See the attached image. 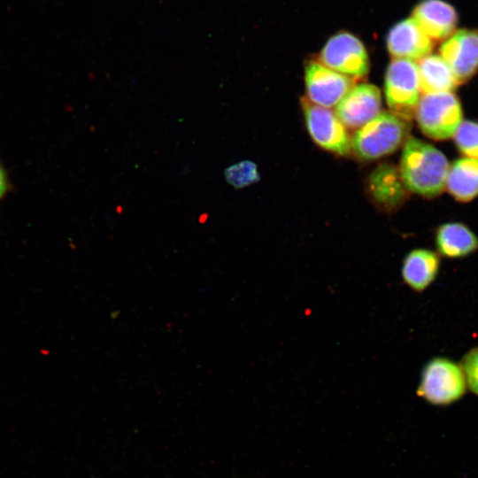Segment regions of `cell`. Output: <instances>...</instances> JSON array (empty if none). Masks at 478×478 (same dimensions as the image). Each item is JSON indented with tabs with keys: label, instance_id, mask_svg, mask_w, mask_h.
Returning a JSON list of instances; mask_svg holds the SVG:
<instances>
[{
	"label": "cell",
	"instance_id": "6da1fadb",
	"mask_svg": "<svg viewBox=\"0 0 478 478\" xmlns=\"http://www.w3.org/2000/svg\"><path fill=\"white\" fill-rule=\"evenodd\" d=\"M449 166L441 150L412 137L405 144L399 173L406 189L425 197H434L445 188Z\"/></svg>",
	"mask_w": 478,
	"mask_h": 478
},
{
	"label": "cell",
	"instance_id": "7a4b0ae2",
	"mask_svg": "<svg viewBox=\"0 0 478 478\" xmlns=\"http://www.w3.org/2000/svg\"><path fill=\"white\" fill-rule=\"evenodd\" d=\"M466 382L461 366L445 357H434L423 366L417 395L435 406H447L466 394Z\"/></svg>",
	"mask_w": 478,
	"mask_h": 478
},
{
	"label": "cell",
	"instance_id": "3957f363",
	"mask_svg": "<svg viewBox=\"0 0 478 478\" xmlns=\"http://www.w3.org/2000/svg\"><path fill=\"white\" fill-rule=\"evenodd\" d=\"M408 131L405 120L392 112H382L358 129L351 146L359 158L376 159L398 149Z\"/></svg>",
	"mask_w": 478,
	"mask_h": 478
},
{
	"label": "cell",
	"instance_id": "277c9868",
	"mask_svg": "<svg viewBox=\"0 0 478 478\" xmlns=\"http://www.w3.org/2000/svg\"><path fill=\"white\" fill-rule=\"evenodd\" d=\"M415 115L421 132L435 140L453 137L463 121L461 104L453 92L424 94Z\"/></svg>",
	"mask_w": 478,
	"mask_h": 478
},
{
	"label": "cell",
	"instance_id": "5b68a950",
	"mask_svg": "<svg viewBox=\"0 0 478 478\" xmlns=\"http://www.w3.org/2000/svg\"><path fill=\"white\" fill-rule=\"evenodd\" d=\"M384 91L392 113L405 120L412 117L420 98L418 65L409 59L392 60L386 72Z\"/></svg>",
	"mask_w": 478,
	"mask_h": 478
},
{
	"label": "cell",
	"instance_id": "8992f818",
	"mask_svg": "<svg viewBox=\"0 0 478 478\" xmlns=\"http://www.w3.org/2000/svg\"><path fill=\"white\" fill-rule=\"evenodd\" d=\"M320 60L331 70L352 78H361L369 70L364 44L349 32L337 33L330 37L320 51Z\"/></svg>",
	"mask_w": 478,
	"mask_h": 478
},
{
	"label": "cell",
	"instance_id": "52a82bcc",
	"mask_svg": "<svg viewBox=\"0 0 478 478\" xmlns=\"http://www.w3.org/2000/svg\"><path fill=\"white\" fill-rule=\"evenodd\" d=\"M302 107L308 132L320 147L341 155L349 152L351 139L335 112L305 98Z\"/></svg>",
	"mask_w": 478,
	"mask_h": 478
},
{
	"label": "cell",
	"instance_id": "ba28073f",
	"mask_svg": "<svg viewBox=\"0 0 478 478\" xmlns=\"http://www.w3.org/2000/svg\"><path fill=\"white\" fill-rule=\"evenodd\" d=\"M305 86L310 102L329 108L337 105L350 91L353 81L319 62H311L305 68Z\"/></svg>",
	"mask_w": 478,
	"mask_h": 478
},
{
	"label": "cell",
	"instance_id": "9c48e42d",
	"mask_svg": "<svg viewBox=\"0 0 478 478\" xmlns=\"http://www.w3.org/2000/svg\"><path fill=\"white\" fill-rule=\"evenodd\" d=\"M440 56L459 84L469 81L478 71V31L463 29L453 33L442 44Z\"/></svg>",
	"mask_w": 478,
	"mask_h": 478
},
{
	"label": "cell",
	"instance_id": "30bf717a",
	"mask_svg": "<svg viewBox=\"0 0 478 478\" xmlns=\"http://www.w3.org/2000/svg\"><path fill=\"white\" fill-rule=\"evenodd\" d=\"M381 92L372 84L353 86L337 104L335 115L349 128H360L381 112Z\"/></svg>",
	"mask_w": 478,
	"mask_h": 478
},
{
	"label": "cell",
	"instance_id": "8fae6325",
	"mask_svg": "<svg viewBox=\"0 0 478 478\" xmlns=\"http://www.w3.org/2000/svg\"><path fill=\"white\" fill-rule=\"evenodd\" d=\"M432 47L431 39L412 18L397 23L387 35V48L396 58L421 59Z\"/></svg>",
	"mask_w": 478,
	"mask_h": 478
},
{
	"label": "cell",
	"instance_id": "7c38bea8",
	"mask_svg": "<svg viewBox=\"0 0 478 478\" xmlns=\"http://www.w3.org/2000/svg\"><path fill=\"white\" fill-rule=\"evenodd\" d=\"M441 256L428 248H415L403 258L400 275L403 282L416 293L424 292L437 278Z\"/></svg>",
	"mask_w": 478,
	"mask_h": 478
},
{
	"label": "cell",
	"instance_id": "4fadbf2b",
	"mask_svg": "<svg viewBox=\"0 0 478 478\" xmlns=\"http://www.w3.org/2000/svg\"><path fill=\"white\" fill-rule=\"evenodd\" d=\"M412 19L435 40L451 36L458 22L453 6L443 0H423L415 7Z\"/></svg>",
	"mask_w": 478,
	"mask_h": 478
},
{
	"label": "cell",
	"instance_id": "5bb4252c",
	"mask_svg": "<svg viewBox=\"0 0 478 478\" xmlns=\"http://www.w3.org/2000/svg\"><path fill=\"white\" fill-rule=\"evenodd\" d=\"M435 245L441 258H465L478 251V236L462 222H447L436 229Z\"/></svg>",
	"mask_w": 478,
	"mask_h": 478
},
{
	"label": "cell",
	"instance_id": "9a60e30c",
	"mask_svg": "<svg viewBox=\"0 0 478 478\" xmlns=\"http://www.w3.org/2000/svg\"><path fill=\"white\" fill-rule=\"evenodd\" d=\"M372 196L384 211L397 209L405 200V187L400 173L391 166L382 165L375 169L369 179Z\"/></svg>",
	"mask_w": 478,
	"mask_h": 478
},
{
	"label": "cell",
	"instance_id": "2e32d148",
	"mask_svg": "<svg viewBox=\"0 0 478 478\" xmlns=\"http://www.w3.org/2000/svg\"><path fill=\"white\" fill-rule=\"evenodd\" d=\"M445 188L458 202L468 203L478 197V159L463 157L449 166Z\"/></svg>",
	"mask_w": 478,
	"mask_h": 478
},
{
	"label": "cell",
	"instance_id": "e0dca14e",
	"mask_svg": "<svg viewBox=\"0 0 478 478\" xmlns=\"http://www.w3.org/2000/svg\"><path fill=\"white\" fill-rule=\"evenodd\" d=\"M420 87L423 94L453 92L459 82L443 58L428 54L418 64Z\"/></svg>",
	"mask_w": 478,
	"mask_h": 478
},
{
	"label": "cell",
	"instance_id": "ac0fdd59",
	"mask_svg": "<svg viewBox=\"0 0 478 478\" xmlns=\"http://www.w3.org/2000/svg\"><path fill=\"white\" fill-rule=\"evenodd\" d=\"M224 177L235 189L250 186L260 178L257 165L251 160H243L225 168Z\"/></svg>",
	"mask_w": 478,
	"mask_h": 478
},
{
	"label": "cell",
	"instance_id": "d6986e66",
	"mask_svg": "<svg viewBox=\"0 0 478 478\" xmlns=\"http://www.w3.org/2000/svg\"><path fill=\"white\" fill-rule=\"evenodd\" d=\"M453 138L456 147L465 157L478 159V122L463 120Z\"/></svg>",
	"mask_w": 478,
	"mask_h": 478
},
{
	"label": "cell",
	"instance_id": "ffe728a7",
	"mask_svg": "<svg viewBox=\"0 0 478 478\" xmlns=\"http://www.w3.org/2000/svg\"><path fill=\"white\" fill-rule=\"evenodd\" d=\"M459 366L464 373L466 386L478 396V346L474 347L462 357Z\"/></svg>",
	"mask_w": 478,
	"mask_h": 478
},
{
	"label": "cell",
	"instance_id": "44dd1931",
	"mask_svg": "<svg viewBox=\"0 0 478 478\" xmlns=\"http://www.w3.org/2000/svg\"><path fill=\"white\" fill-rule=\"evenodd\" d=\"M7 189L4 172L0 165V198L4 196Z\"/></svg>",
	"mask_w": 478,
	"mask_h": 478
}]
</instances>
